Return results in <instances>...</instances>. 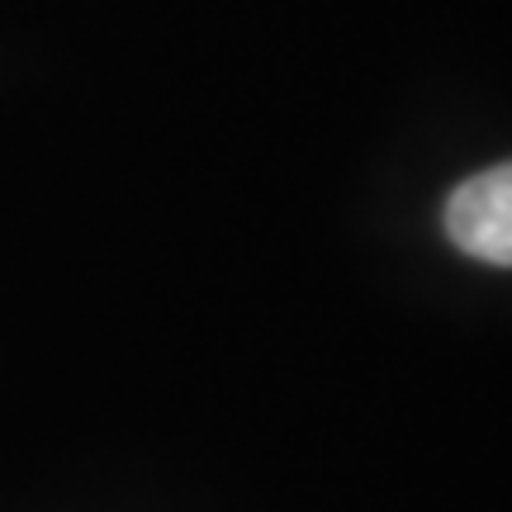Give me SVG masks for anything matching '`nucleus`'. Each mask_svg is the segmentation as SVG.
Masks as SVG:
<instances>
[{
  "label": "nucleus",
  "instance_id": "obj_1",
  "mask_svg": "<svg viewBox=\"0 0 512 512\" xmlns=\"http://www.w3.org/2000/svg\"><path fill=\"white\" fill-rule=\"evenodd\" d=\"M441 228L470 261L512 266V162H498L451 190Z\"/></svg>",
  "mask_w": 512,
  "mask_h": 512
}]
</instances>
